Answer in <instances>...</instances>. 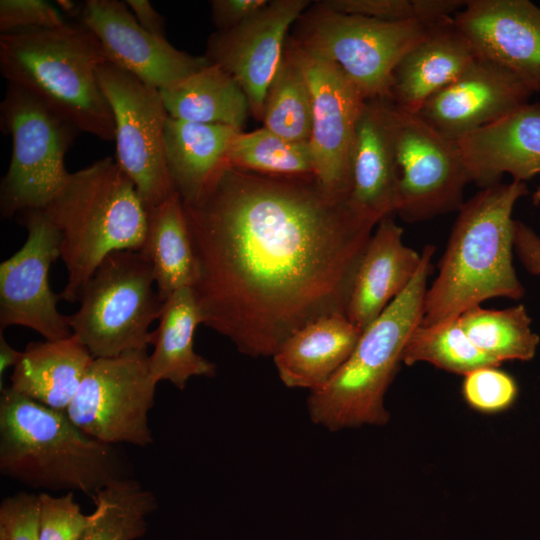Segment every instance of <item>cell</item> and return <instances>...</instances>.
I'll return each instance as SVG.
<instances>
[{"mask_svg": "<svg viewBox=\"0 0 540 540\" xmlns=\"http://www.w3.org/2000/svg\"><path fill=\"white\" fill-rule=\"evenodd\" d=\"M184 211L203 324L243 354L273 356L303 326L346 315L373 233L315 178L224 168Z\"/></svg>", "mask_w": 540, "mask_h": 540, "instance_id": "1", "label": "cell"}, {"mask_svg": "<svg viewBox=\"0 0 540 540\" xmlns=\"http://www.w3.org/2000/svg\"><path fill=\"white\" fill-rule=\"evenodd\" d=\"M0 473L30 488L92 497L108 484L132 477V468L116 445L98 441L66 412L9 386L0 396Z\"/></svg>", "mask_w": 540, "mask_h": 540, "instance_id": "2", "label": "cell"}, {"mask_svg": "<svg viewBox=\"0 0 540 540\" xmlns=\"http://www.w3.org/2000/svg\"><path fill=\"white\" fill-rule=\"evenodd\" d=\"M526 191L523 182L497 183L462 204L439 273L426 291L421 325L458 318L490 298L522 297L512 264V210Z\"/></svg>", "mask_w": 540, "mask_h": 540, "instance_id": "3", "label": "cell"}, {"mask_svg": "<svg viewBox=\"0 0 540 540\" xmlns=\"http://www.w3.org/2000/svg\"><path fill=\"white\" fill-rule=\"evenodd\" d=\"M107 61L94 34L79 21L0 35V71L79 132L113 141L110 105L97 78Z\"/></svg>", "mask_w": 540, "mask_h": 540, "instance_id": "4", "label": "cell"}, {"mask_svg": "<svg viewBox=\"0 0 540 540\" xmlns=\"http://www.w3.org/2000/svg\"><path fill=\"white\" fill-rule=\"evenodd\" d=\"M60 235V258L67 281L60 293L78 300L82 287L103 259L119 250L140 251L147 210L115 159L105 157L70 173L45 209Z\"/></svg>", "mask_w": 540, "mask_h": 540, "instance_id": "5", "label": "cell"}, {"mask_svg": "<svg viewBox=\"0 0 540 540\" xmlns=\"http://www.w3.org/2000/svg\"><path fill=\"white\" fill-rule=\"evenodd\" d=\"M435 247L427 245L413 279L361 334L353 352L319 389L310 392L307 408L313 423L330 431L389 419L384 396L405 344L421 322Z\"/></svg>", "mask_w": 540, "mask_h": 540, "instance_id": "6", "label": "cell"}, {"mask_svg": "<svg viewBox=\"0 0 540 540\" xmlns=\"http://www.w3.org/2000/svg\"><path fill=\"white\" fill-rule=\"evenodd\" d=\"M154 284L152 265L140 251L108 254L82 287L78 310L67 316L73 335L94 358L147 350L149 327L164 304Z\"/></svg>", "mask_w": 540, "mask_h": 540, "instance_id": "7", "label": "cell"}, {"mask_svg": "<svg viewBox=\"0 0 540 540\" xmlns=\"http://www.w3.org/2000/svg\"><path fill=\"white\" fill-rule=\"evenodd\" d=\"M436 24L349 15L316 3L301 14L288 37L335 63L365 99L388 98L394 69Z\"/></svg>", "mask_w": 540, "mask_h": 540, "instance_id": "8", "label": "cell"}, {"mask_svg": "<svg viewBox=\"0 0 540 540\" xmlns=\"http://www.w3.org/2000/svg\"><path fill=\"white\" fill-rule=\"evenodd\" d=\"M2 131L12 137L8 170L0 185L5 218L43 210L64 185L65 154L78 130L25 90L8 85L0 105Z\"/></svg>", "mask_w": 540, "mask_h": 540, "instance_id": "9", "label": "cell"}, {"mask_svg": "<svg viewBox=\"0 0 540 540\" xmlns=\"http://www.w3.org/2000/svg\"><path fill=\"white\" fill-rule=\"evenodd\" d=\"M97 78L113 114L115 160L146 210L156 207L177 193L166 160L169 115L160 92L109 61L98 67Z\"/></svg>", "mask_w": 540, "mask_h": 540, "instance_id": "10", "label": "cell"}, {"mask_svg": "<svg viewBox=\"0 0 540 540\" xmlns=\"http://www.w3.org/2000/svg\"><path fill=\"white\" fill-rule=\"evenodd\" d=\"M147 350L94 358L67 408L71 421L106 444L146 447L153 442L149 412L157 382Z\"/></svg>", "mask_w": 540, "mask_h": 540, "instance_id": "11", "label": "cell"}, {"mask_svg": "<svg viewBox=\"0 0 540 540\" xmlns=\"http://www.w3.org/2000/svg\"><path fill=\"white\" fill-rule=\"evenodd\" d=\"M392 124L399 181L396 213L417 222L459 210L471 178L456 142L393 103Z\"/></svg>", "mask_w": 540, "mask_h": 540, "instance_id": "12", "label": "cell"}, {"mask_svg": "<svg viewBox=\"0 0 540 540\" xmlns=\"http://www.w3.org/2000/svg\"><path fill=\"white\" fill-rule=\"evenodd\" d=\"M285 48L302 68L312 95L309 147L314 178L328 193L348 198L357 121L365 97L333 62L287 38Z\"/></svg>", "mask_w": 540, "mask_h": 540, "instance_id": "13", "label": "cell"}, {"mask_svg": "<svg viewBox=\"0 0 540 540\" xmlns=\"http://www.w3.org/2000/svg\"><path fill=\"white\" fill-rule=\"evenodd\" d=\"M21 215L27 230L23 246L0 264V332L8 326L30 328L45 340L73 335L67 316L57 309L60 294L49 285L48 273L60 257V235L44 210Z\"/></svg>", "mask_w": 540, "mask_h": 540, "instance_id": "14", "label": "cell"}, {"mask_svg": "<svg viewBox=\"0 0 540 540\" xmlns=\"http://www.w3.org/2000/svg\"><path fill=\"white\" fill-rule=\"evenodd\" d=\"M308 0H273L240 25L213 33L204 56L232 76L247 96L250 113L262 120L269 85L284 55L288 30Z\"/></svg>", "mask_w": 540, "mask_h": 540, "instance_id": "15", "label": "cell"}, {"mask_svg": "<svg viewBox=\"0 0 540 540\" xmlns=\"http://www.w3.org/2000/svg\"><path fill=\"white\" fill-rule=\"evenodd\" d=\"M78 12V21L97 38L107 61L159 91L207 63L204 57H193L143 29L125 2L87 0Z\"/></svg>", "mask_w": 540, "mask_h": 540, "instance_id": "16", "label": "cell"}, {"mask_svg": "<svg viewBox=\"0 0 540 540\" xmlns=\"http://www.w3.org/2000/svg\"><path fill=\"white\" fill-rule=\"evenodd\" d=\"M477 56L540 90V9L527 0H468L453 17Z\"/></svg>", "mask_w": 540, "mask_h": 540, "instance_id": "17", "label": "cell"}, {"mask_svg": "<svg viewBox=\"0 0 540 540\" xmlns=\"http://www.w3.org/2000/svg\"><path fill=\"white\" fill-rule=\"evenodd\" d=\"M530 92L516 76L478 57L453 83L431 96L417 115L456 140L527 104Z\"/></svg>", "mask_w": 540, "mask_h": 540, "instance_id": "18", "label": "cell"}, {"mask_svg": "<svg viewBox=\"0 0 540 540\" xmlns=\"http://www.w3.org/2000/svg\"><path fill=\"white\" fill-rule=\"evenodd\" d=\"M351 173L348 201L358 214L378 224L396 212L399 181L390 99L365 100L357 121Z\"/></svg>", "mask_w": 540, "mask_h": 540, "instance_id": "19", "label": "cell"}, {"mask_svg": "<svg viewBox=\"0 0 540 540\" xmlns=\"http://www.w3.org/2000/svg\"><path fill=\"white\" fill-rule=\"evenodd\" d=\"M454 141L471 182L485 188L505 173L522 182L540 173V105L525 104Z\"/></svg>", "mask_w": 540, "mask_h": 540, "instance_id": "20", "label": "cell"}, {"mask_svg": "<svg viewBox=\"0 0 540 540\" xmlns=\"http://www.w3.org/2000/svg\"><path fill=\"white\" fill-rule=\"evenodd\" d=\"M403 229L386 217L372 233L358 264L346 316L364 331L408 286L422 254L403 243Z\"/></svg>", "mask_w": 540, "mask_h": 540, "instance_id": "21", "label": "cell"}, {"mask_svg": "<svg viewBox=\"0 0 540 540\" xmlns=\"http://www.w3.org/2000/svg\"><path fill=\"white\" fill-rule=\"evenodd\" d=\"M477 58L453 18L440 22L400 60L388 99L417 114L431 96L453 83Z\"/></svg>", "mask_w": 540, "mask_h": 540, "instance_id": "22", "label": "cell"}, {"mask_svg": "<svg viewBox=\"0 0 540 540\" xmlns=\"http://www.w3.org/2000/svg\"><path fill=\"white\" fill-rule=\"evenodd\" d=\"M362 332L343 314L310 322L272 356L279 378L289 388L319 389L346 362Z\"/></svg>", "mask_w": 540, "mask_h": 540, "instance_id": "23", "label": "cell"}, {"mask_svg": "<svg viewBox=\"0 0 540 540\" xmlns=\"http://www.w3.org/2000/svg\"><path fill=\"white\" fill-rule=\"evenodd\" d=\"M94 357L74 336L29 343L10 387L49 408L66 412Z\"/></svg>", "mask_w": 540, "mask_h": 540, "instance_id": "24", "label": "cell"}, {"mask_svg": "<svg viewBox=\"0 0 540 540\" xmlns=\"http://www.w3.org/2000/svg\"><path fill=\"white\" fill-rule=\"evenodd\" d=\"M157 328L150 333L153 351L148 356L153 379L169 381L183 390L192 377H213L216 365L194 350V333L203 324L191 287L174 292L164 301Z\"/></svg>", "mask_w": 540, "mask_h": 540, "instance_id": "25", "label": "cell"}, {"mask_svg": "<svg viewBox=\"0 0 540 540\" xmlns=\"http://www.w3.org/2000/svg\"><path fill=\"white\" fill-rule=\"evenodd\" d=\"M239 131L224 125L167 119L164 135L166 160L184 204L196 200L228 167L229 149Z\"/></svg>", "mask_w": 540, "mask_h": 540, "instance_id": "26", "label": "cell"}, {"mask_svg": "<svg viewBox=\"0 0 540 540\" xmlns=\"http://www.w3.org/2000/svg\"><path fill=\"white\" fill-rule=\"evenodd\" d=\"M170 118L243 130L250 113L246 94L216 64L206 63L177 84L160 90Z\"/></svg>", "mask_w": 540, "mask_h": 540, "instance_id": "27", "label": "cell"}, {"mask_svg": "<svg viewBox=\"0 0 540 540\" xmlns=\"http://www.w3.org/2000/svg\"><path fill=\"white\" fill-rule=\"evenodd\" d=\"M140 252L152 265L156 291L163 302L177 290L194 286L197 262L178 193L147 210V227Z\"/></svg>", "mask_w": 540, "mask_h": 540, "instance_id": "28", "label": "cell"}, {"mask_svg": "<svg viewBox=\"0 0 540 540\" xmlns=\"http://www.w3.org/2000/svg\"><path fill=\"white\" fill-rule=\"evenodd\" d=\"M91 498L95 508L80 540H137L157 509L155 495L132 477L108 484Z\"/></svg>", "mask_w": 540, "mask_h": 540, "instance_id": "29", "label": "cell"}, {"mask_svg": "<svg viewBox=\"0 0 540 540\" xmlns=\"http://www.w3.org/2000/svg\"><path fill=\"white\" fill-rule=\"evenodd\" d=\"M458 320L472 343L500 364L508 360H531L539 336L530 328L531 320L523 305L503 310L473 307Z\"/></svg>", "mask_w": 540, "mask_h": 540, "instance_id": "30", "label": "cell"}, {"mask_svg": "<svg viewBox=\"0 0 540 540\" xmlns=\"http://www.w3.org/2000/svg\"><path fill=\"white\" fill-rule=\"evenodd\" d=\"M262 121L265 128L285 139L295 142L310 140V86L302 68L286 48L266 93Z\"/></svg>", "mask_w": 540, "mask_h": 540, "instance_id": "31", "label": "cell"}, {"mask_svg": "<svg viewBox=\"0 0 540 540\" xmlns=\"http://www.w3.org/2000/svg\"><path fill=\"white\" fill-rule=\"evenodd\" d=\"M228 166L268 176L314 178L309 142L285 139L265 127L236 134Z\"/></svg>", "mask_w": 540, "mask_h": 540, "instance_id": "32", "label": "cell"}, {"mask_svg": "<svg viewBox=\"0 0 540 540\" xmlns=\"http://www.w3.org/2000/svg\"><path fill=\"white\" fill-rule=\"evenodd\" d=\"M401 361L409 366L420 361L429 362L464 376L481 367L500 365L472 343L458 318L432 325L419 323L405 344Z\"/></svg>", "mask_w": 540, "mask_h": 540, "instance_id": "33", "label": "cell"}, {"mask_svg": "<svg viewBox=\"0 0 540 540\" xmlns=\"http://www.w3.org/2000/svg\"><path fill=\"white\" fill-rule=\"evenodd\" d=\"M40 516L38 540H80L91 515L82 513L80 505L69 491L62 496L47 492L39 494Z\"/></svg>", "mask_w": 540, "mask_h": 540, "instance_id": "34", "label": "cell"}, {"mask_svg": "<svg viewBox=\"0 0 540 540\" xmlns=\"http://www.w3.org/2000/svg\"><path fill=\"white\" fill-rule=\"evenodd\" d=\"M462 391L471 407L484 412H496L508 408L514 402L517 386L510 375L489 366L465 375Z\"/></svg>", "mask_w": 540, "mask_h": 540, "instance_id": "35", "label": "cell"}, {"mask_svg": "<svg viewBox=\"0 0 540 540\" xmlns=\"http://www.w3.org/2000/svg\"><path fill=\"white\" fill-rule=\"evenodd\" d=\"M39 494L20 491L0 504V540H38Z\"/></svg>", "mask_w": 540, "mask_h": 540, "instance_id": "36", "label": "cell"}, {"mask_svg": "<svg viewBox=\"0 0 540 540\" xmlns=\"http://www.w3.org/2000/svg\"><path fill=\"white\" fill-rule=\"evenodd\" d=\"M58 10L44 0H1V34L34 29L54 28L66 23Z\"/></svg>", "mask_w": 540, "mask_h": 540, "instance_id": "37", "label": "cell"}, {"mask_svg": "<svg viewBox=\"0 0 540 540\" xmlns=\"http://www.w3.org/2000/svg\"><path fill=\"white\" fill-rule=\"evenodd\" d=\"M317 4L332 11L379 20H417L413 0H323Z\"/></svg>", "mask_w": 540, "mask_h": 540, "instance_id": "38", "label": "cell"}, {"mask_svg": "<svg viewBox=\"0 0 540 540\" xmlns=\"http://www.w3.org/2000/svg\"><path fill=\"white\" fill-rule=\"evenodd\" d=\"M268 3V0H213L212 20L217 31L229 30L254 16Z\"/></svg>", "mask_w": 540, "mask_h": 540, "instance_id": "39", "label": "cell"}, {"mask_svg": "<svg viewBox=\"0 0 540 540\" xmlns=\"http://www.w3.org/2000/svg\"><path fill=\"white\" fill-rule=\"evenodd\" d=\"M514 248L525 268L540 275V237L519 221L514 223Z\"/></svg>", "mask_w": 540, "mask_h": 540, "instance_id": "40", "label": "cell"}, {"mask_svg": "<svg viewBox=\"0 0 540 540\" xmlns=\"http://www.w3.org/2000/svg\"><path fill=\"white\" fill-rule=\"evenodd\" d=\"M139 25L146 31L161 37H165L164 18L147 0L125 1Z\"/></svg>", "mask_w": 540, "mask_h": 540, "instance_id": "41", "label": "cell"}, {"mask_svg": "<svg viewBox=\"0 0 540 540\" xmlns=\"http://www.w3.org/2000/svg\"><path fill=\"white\" fill-rule=\"evenodd\" d=\"M23 351L13 348L0 332V386L3 389V375L10 367H15L22 356Z\"/></svg>", "mask_w": 540, "mask_h": 540, "instance_id": "42", "label": "cell"}]
</instances>
